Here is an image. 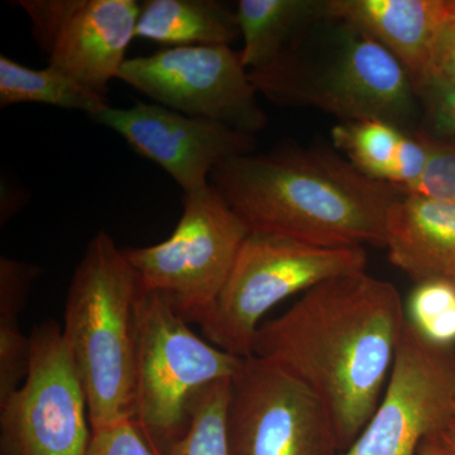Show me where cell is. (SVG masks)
<instances>
[{"label": "cell", "instance_id": "cell-1", "mask_svg": "<svg viewBox=\"0 0 455 455\" xmlns=\"http://www.w3.org/2000/svg\"><path fill=\"white\" fill-rule=\"evenodd\" d=\"M405 324L396 287L353 272L316 284L260 325L253 355L276 364L322 403L343 453L381 401Z\"/></svg>", "mask_w": 455, "mask_h": 455}, {"label": "cell", "instance_id": "cell-2", "mask_svg": "<svg viewBox=\"0 0 455 455\" xmlns=\"http://www.w3.org/2000/svg\"><path fill=\"white\" fill-rule=\"evenodd\" d=\"M211 184L251 232L323 248L385 247L387 212L400 196L320 147L235 156L215 167Z\"/></svg>", "mask_w": 455, "mask_h": 455}, {"label": "cell", "instance_id": "cell-3", "mask_svg": "<svg viewBox=\"0 0 455 455\" xmlns=\"http://www.w3.org/2000/svg\"><path fill=\"white\" fill-rule=\"evenodd\" d=\"M248 76L277 106L315 108L341 122L377 119L401 131L420 128V103L405 68L363 29L329 13Z\"/></svg>", "mask_w": 455, "mask_h": 455}, {"label": "cell", "instance_id": "cell-4", "mask_svg": "<svg viewBox=\"0 0 455 455\" xmlns=\"http://www.w3.org/2000/svg\"><path fill=\"white\" fill-rule=\"evenodd\" d=\"M136 269L100 230L75 268L64 313L65 341L79 371L92 431L133 420Z\"/></svg>", "mask_w": 455, "mask_h": 455}, {"label": "cell", "instance_id": "cell-5", "mask_svg": "<svg viewBox=\"0 0 455 455\" xmlns=\"http://www.w3.org/2000/svg\"><path fill=\"white\" fill-rule=\"evenodd\" d=\"M243 361L197 337L169 302L140 284L132 421L156 455L187 433L200 395L232 379Z\"/></svg>", "mask_w": 455, "mask_h": 455}, {"label": "cell", "instance_id": "cell-6", "mask_svg": "<svg viewBox=\"0 0 455 455\" xmlns=\"http://www.w3.org/2000/svg\"><path fill=\"white\" fill-rule=\"evenodd\" d=\"M363 247L323 248L287 236L251 232L212 309L199 322L212 346L253 355L260 320L272 307L340 275L366 271Z\"/></svg>", "mask_w": 455, "mask_h": 455}, {"label": "cell", "instance_id": "cell-7", "mask_svg": "<svg viewBox=\"0 0 455 455\" xmlns=\"http://www.w3.org/2000/svg\"><path fill=\"white\" fill-rule=\"evenodd\" d=\"M182 206L169 238L123 251L143 289L199 324L223 291L251 229L212 184L184 194Z\"/></svg>", "mask_w": 455, "mask_h": 455}, {"label": "cell", "instance_id": "cell-8", "mask_svg": "<svg viewBox=\"0 0 455 455\" xmlns=\"http://www.w3.org/2000/svg\"><path fill=\"white\" fill-rule=\"evenodd\" d=\"M29 339L25 381L0 401V455H88V400L61 325L44 320Z\"/></svg>", "mask_w": 455, "mask_h": 455}, {"label": "cell", "instance_id": "cell-9", "mask_svg": "<svg viewBox=\"0 0 455 455\" xmlns=\"http://www.w3.org/2000/svg\"><path fill=\"white\" fill-rule=\"evenodd\" d=\"M118 79L156 104L253 136L268 123L239 52L226 44L167 47L133 57Z\"/></svg>", "mask_w": 455, "mask_h": 455}, {"label": "cell", "instance_id": "cell-10", "mask_svg": "<svg viewBox=\"0 0 455 455\" xmlns=\"http://www.w3.org/2000/svg\"><path fill=\"white\" fill-rule=\"evenodd\" d=\"M232 455H339L333 421L304 385L276 364L244 358L230 383Z\"/></svg>", "mask_w": 455, "mask_h": 455}, {"label": "cell", "instance_id": "cell-11", "mask_svg": "<svg viewBox=\"0 0 455 455\" xmlns=\"http://www.w3.org/2000/svg\"><path fill=\"white\" fill-rule=\"evenodd\" d=\"M455 355L425 340L406 319L396 361L376 411L339 455H418L454 420Z\"/></svg>", "mask_w": 455, "mask_h": 455}, {"label": "cell", "instance_id": "cell-12", "mask_svg": "<svg viewBox=\"0 0 455 455\" xmlns=\"http://www.w3.org/2000/svg\"><path fill=\"white\" fill-rule=\"evenodd\" d=\"M94 119L166 171L184 194L208 188L215 167L235 156L253 154L257 147L253 134L156 103L109 106Z\"/></svg>", "mask_w": 455, "mask_h": 455}, {"label": "cell", "instance_id": "cell-13", "mask_svg": "<svg viewBox=\"0 0 455 455\" xmlns=\"http://www.w3.org/2000/svg\"><path fill=\"white\" fill-rule=\"evenodd\" d=\"M140 5L134 0H84L57 40L50 66L106 97L127 61Z\"/></svg>", "mask_w": 455, "mask_h": 455}, {"label": "cell", "instance_id": "cell-14", "mask_svg": "<svg viewBox=\"0 0 455 455\" xmlns=\"http://www.w3.org/2000/svg\"><path fill=\"white\" fill-rule=\"evenodd\" d=\"M328 13L348 20L379 42L405 68L416 86L429 75L449 0H328Z\"/></svg>", "mask_w": 455, "mask_h": 455}, {"label": "cell", "instance_id": "cell-15", "mask_svg": "<svg viewBox=\"0 0 455 455\" xmlns=\"http://www.w3.org/2000/svg\"><path fill=\"white\" fill-rule=\"evenodd\" d=\"M388 259L415 283L455 274V202L400 194L386 218Z\"/></svg>", "mask_w": 455, "mask_h": 455}, {"label": "cell", "instance_id": "cell-16", "mask_svg": "<svg viewBox=\"0 0 455 455\" xmlns=\"http://www.w3.org/2000/svg\"><path fill=\"white\" fill-rule=\"evenodd\" d=\"M136 37L171 47L230 46L242 35L235 12L217 0H147Z\"/></svg>", "mask_w": 455, "mask_h": 455}, {"label": "cell", "instance_id": "cell-17", "mask_svg": "<svg viewBox=\"0 0 455 455\" xmlns=\"http://www.w3.org/2000/svg\"><path fill=\"white\" fill-rule=\"evenodd\" d=\"M248 71L267 65L305 27L328 16V0H241L236 5Z\"/></svg>", "mask_w": 455, "mask_h": 455}, {"label": "cell", "instance_id": "cell-18", "mask_svg": "<svg viewBox=\"0 0 455 455\" xmlns=\"http://www.w3.org/2000/svg\"><path fill=\"white\" fill-rule=\"evenodd\" d=\"M42 268L33 263L0 259V401L25 381L31 339L20 331V317Z\"/></svg>", "mask_w": 455, "mask_h": 455}, {"label": "cell", "instance_id": "cell-19", "mask_svg": "<svg viewBox=\"0 0 455 455\" xmlns=\"http://www.w3.org/2000/svg\"><path fill=\"white\" fill-rule=\"evenodd\" d=\"M38 103L79 110L92 118L109 107L108 98L100 97L52 66L35 70L0 56V107Z\"/></svg>", "mask_w": 455, "mask_h": 455}, {"label": "cell", "instance_id": "cell-20", "mask_svg": "<svg viewBox=\"0 0 455 455\" xmlns=\"http://www.w3.org/2000/svg\"><path fill=\"white\" fill-rule=\"evenodd\" d=\"M405 131L390 123L340 122L331 130L335 148L339 149L355 169L368 178L391 185L398 142Z\"/></svg>", "mask_w": 455, "mask_h": 455}, {"label": "cell", "instance_id": "cell-21", "mask_svg": "<svg viewBox=\"0 0 455 455\" xmlns=\"http://www.w3.org/2000/svg\"><path fill=\"white\" fill-rule=\"evenodd\" d=\"M232 379L214 383L200 395L191 410L187 433L166 455H232L227 415Z\"/></svg>", "mask_w": 455, "mask_h": 455}, {"label": "cell", "instance_id": "cell-22", "mask_svg": "<svg viewBox=\"0 0 455 455\" xmlns=\"http://www.w3.org/2000/svg\"><path fill=\"white\" fill-rule=\"evenodd\" d=\"M406 319L425 340L440 348L455 344V283L449 278L415 283Z\"/></svg>", "mask_w": 455, "mask_h": 455}, {"label": "cell", "instance_id": "cell-23", "mask_svg": "<svg viewBox=\"0 0 455 455\" xmlns=\"http://www.w3.org/2000/svg\"><path fill=\"white\" fill-rule=\"evenodd\" d=\"M415 89L421 108L418 131L431 139L455 143V85L429 77Z\"/></svg>", "mask_w": 455, "mask_h": 455}, {"label": "cell", "instance_id": "cell-24", "mask_svg": "<svg viewBox=\"0 0 455 455\" xmlns=\"http://www.w3.org/2000/svg\"><path fill=\"white\" fill-rule=\"evenodd\" d=\"M83 3L84 0H20L16 4L28 14L33 38L50 56L66 25Z\"/></svg>", "mask_w": 455, "mask_h": 455}, {"label": "cell", "instance_id": "cell-25", "mask_svg": "<svg viewBox=\"0 0 455 455\" xmlns=\"http://www.w3.org/2000/svg\"><path fill=\"white\" fill-rule=\"evenodd\" d=\"M423 136L429 143V163L423 178L403 194L455 202V143L434 140L425 133Z\"/></svg>", "mask_w": 455, "mask_h": 455}, {"label": "cell", "instance_id": "cell-26", "mask_svg": "<svg viewBox=\"0 0 455 455\" xmlns=\"http://www.w3.org/2000/svg\"><path fill=\"white\" fill-rule=\"evenodd\" d=\"M88 455H156L133 421L92 431Z\"/></svg>", "mask_w": 455, "mask_h": 455}, {"label": "cell", "instance_id": "cell-27", "mask_svg": "<svg viewBox=\"0 0 455 455\" xmlns=\"http://www.w3.org/2000/svg\"><path fill=\"white\" fill-rule=\"evenodd\" d=\"M442 80L455 85V0H449L447 20L434 47L427 79Z\"/></svg>", "mask_w": 455, "mask_h": 455}, {"label": "cell", "instance_id": "cell-28", "mask_svg": "<svg viewBox=\"0 0 455 455\" xmlns=\"http://www.w3.org/2000/svg\"><path fill=\"white\" fill-rule=\"evenodd\" d=\"M27 203L23 188L9 184L7 180H2V199H0V223L7 224L22 206Z\"/></svg>", "mask_w": 455, "mask_h": 455}, {"label": "cell", "instance_id": "cell-29", "mask_svg": "<svg viewBox=\"0 0 455 455\" xmlns=\"http://www.w3.org/2000/svg\"><path fill=\"white\" fill-rule=\"evenodd\" d=\"M418 455H451L439 438V434L431 435L421 443Z\"/></svg>", "mask_w": 455, "mask_h": 455}, {"label": "cell", "instance_id": "cell-30", "mask_svg": "<svg viewBox=\"0 0 455 455\" xmlns=\"http://www.w3.org/2000/svg\"><path fill=\"white\" fill-rule=\"evenodd\" d=\"M439 438L442 440L443 444H444V447L447 448V451L451 455H455V421H451L447 425V427H444L442 431L439 433Z\"/></svg>", "mask_w": 455, "mask_h": 455}, {"label": "cell", "instance_id": "cell-31", "mask_svg": "<svg viewBox=\"0 0 455 455\" xmlns=\"http://www.w3.org/2000/svg\"><path fill=\"white\" fill-rule=\"evenodd\" d=\"M453 415H454V421H455V398H454V403H453Z\"/></svg>", "mask_w": 455, "mask_h": 455}, {"label": "cell", "instance_id": "cell-32", "mask_svg": "<svg viewBox=\"0 0 455 455\" xmlns=\"http://www.w3.org/2000/svg\"><path fill=\"white\" fill-rule=\"evenodd\" d=\"M449 280H451V281H453V283H455V274L453 275V277H451V278H449Z\"/></svg>", "mask_w": 455, "mask_h": 455}]
</instances>
